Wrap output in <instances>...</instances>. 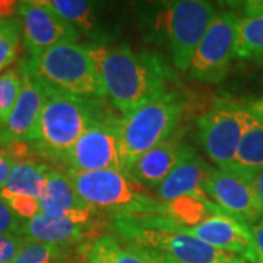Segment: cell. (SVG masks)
Returning a JSON list of instances; mask_svg holds the SVG:
<instances>
[{"instance_id":"1","label":"cell","mask_w":263,"mask_h":263,"mask_svg":"<svg viewBox=\"0 0 263 263\" xmlns=\"http://www.w3.org/2000/svg\"><path fill=\"white\" fill-rule=\"evenodd\" d=\"M88 53L98 70L104 94L123 117L170 92L162 65L152 56L138 54L127 46H88Z\"/></svg>"},{"instance_id":"2","label":"cell","mask_w":263,"mask_h":263,"mask_svg":"<svg viewBox=\"0 0 263 263\" xmlns=\"http://www.w3.org/2000/svg\"><path fill=\"white\" fill-rule=\"evenodd\" d=\"M44 104L29 143L44 157L65 160L66 154L85 132L104 119L91 98L47 86H44Z\"/></svg>"},{"instance_id":"3","label":"cell","mask_w":263,"mask_h":263,"mask_svg":"<svg viewBox=\"0 0 263 263\" xmlns=\"http://www.w3.org/2000/svg\"><path fill=\"white\" fill-rule=\"evenodd\" d=\"M116 233L138 252L173 263H252L233 253L214 249L190 234L143 226L126 216H116Z\"/></svg>"},{"instance_id":"4","label":"cell","mask_w":263,"mask_h":263,"mask_svg":"<svg viewBox=\"0 0 263 263\" xmlns=\"http://www.w3.org/2000/svg\"><path fill=\"white\" fill-rule=\"evenodd\" d=\"M78 195L92 209L116 216L160 214L161 199L148 195L146 189L127 173L104 170L89 173H67Z\"/></svg>"},{"instance_id":"5","label":"cell","mask_w":263,"mask_h":263,"mask_svg":"<svg viewBox=\"0 0 263 263\" xmlns=\"http://www.w3.org/2000/svg\"><path fill=\"white\" fill-rule=\"evenodd\" d=\"M22 65L47 88L86 98L105 97L88 46L78 43L56 46L24 60Z\"/></svg>"},{"instance_id":"6","label":"cell","mask_w":263,"mask_h":263,"mask_svg":"<svg viewBox=\"0 0 263 263\" xmlns=\"http://www.w3.org/2000/svg\"><path fill=\"white\" fill-rule=\"evenodd\" d=\"M183 108V98L177 92L170 91L119 119L120 152L126 173H129L132 165L143 154L171 138Z\"/></svg>"},{"instance_id":"7","label":"cell","mask_w":263,"mask_h":263,"mask_svg":"<svg viewBox=\"0 0 263 263\" xmlns=\"http://www.w3.org/2000/svg\"><path fill=\"white\" fill-rule=\"evenodd\" d=\"M250 107L233 100H218L197 120L199 141L218 168L234 165L235 154L250 119Z\"/></svg>"},{"instance_id":"8","label":"cell","mask_w":263,"mask_h":263,"mask_svg":"<svg viewBox=\"0 0 263 263\" xmlns=\"http://www.w3.org/2000/svg\"><path fill=\"white\" fill-rule=\"evenodd\" d=\"M240 16L233 10L219 12L195 50L189 75L205 84L221 82L235 56Z\"/></svg>"},{"instance_id":"9","label":"cell","mask_w":263,"mask_h":263,"mask_svg":"<svg viewBox=\"0 0 263 263\" xmlns=\"http://www.w3.org/2000/svg\"><path fill=\"white\" fill-rule=\"evenodd\" d=\"M218 15L216 8L205 0H179L167 8L164 22L174 66L189 70L195 50Z\"/></svg>"},{"instance_id":"10","label":"cell","mask_w":263,"mask_h":263,"mask_svg":"<svg viewBox=\"0 0 263 263\" xmlns=\"http://www.w3.org/2000/svg\"><path fill=\"white\" fill-rule=\"evenodd\" d=\"M203 192L227 215L233 216L249 228L263 218L262 209L254 193L250 173L237 167L212 168Z\"/></svg>"},{"instance_id":"11","label":"cell","mask_w":263,"mask_h":263,"mask_svg":"<svg viewBox=\"0 0 263 263\" xmlns=\"http://www.w3.org/2000/svg\"><path fill=\"white\" fill-rule=\"evenodd\" d=\"M119 119L101 120L91 126L66 154L65 162L69 171H124L120 152Z\"/></svg>"},{"instance_id":"12","label":"cell","mask_w":263,"mask_h":263,"mask_svg":"<svg viewBox=\"0 0 263 263\" xmlns=\"http://www.w3.org/2000/svg\"><path fill=\"white\" fill-rule=\"evenodd\" d=\"M16 15L29 57L38 56L56 46L72 44L81 38L78 29L60 18L43 0L18 2Z\"/></svg>"},{"instance_id":"13","label":"cell","mask_w":263,"mask_h":263,"mask_svg":"<svg viewBox=\"0 0 263 263\" xmlns=\"http://www.w3.org/2000/svg\"><path fill=\"white\" fill-rule=\"evenodd\" d=\"M181 233L190 234L214 249L241 256L249 262L256 263L252 228L226 212L209 216L199 226L183 230Z\"/></svg>"},{"instance_id":"14","label":"cell","mask_w":263,"mask_h":263,"mask_svg":"<svg viewBox=\"0 0 263 263\" xmlns=\"http://www.w3.org/2000/svg\"><path fill=\"white\" fill-rule=\"evenodd\" d=\"M22 70V88L16 104L10 113L8 123L0 129V143L13 145L18 142H29L37 127L40 113L44 104L46 91L43 84L21 63Z\"/></svg>"},{"instance_id":"15","label":"cell","mask_w":263,"mask_h":263,"mask_svg":"<svg viewBox=\"0 0 263 263\" xmlns=\"http://www.w3.org/2000/svg\"><path fill=\"white\" fill-rule=\"evenodd\" d=\"M41 214L88 224L94 209L78 195L67 174L51 170L40 195Z\"/></svg>"},{"instance_id":"16","label":"cell","mask_w":263,"mask_h":263,"mask_svg":"<svg viewBox=\"0 0 263 263\" xmlns=\"http://www.w3.org/2000/svg\"><path fill=\"white\" fill-rule=\"evenodd\" d=\"M192 148L183 145L179 139L170 138L155 148L143 154L129 170V176L133 177L143 187L158 189L167 179L170 173L179 165V162L192 152Z\"/></svg>"},{"instance_id":"17","label":"cell","mask_w":263,"mask_h":263,"mask_svg":"<svg viewBox=\"0 0 263 263\" xmlns=\"http://www.w3.org/2000/svg\"><path fill=\"white\" fill-rule=\"evenodd\" d=\"M211 171L212 168L206 161L192 151L158 186L157 196L164 202H168L186 195H205L203 186Z\"/></svg>"},{"instance_id":"18","label":"cell","mask_w":263,"mask_h":263,"mask_svg":"<svg viewBox=\"0 0 263 263\" xmlns=\"http://www.w3.org/2000/svg\"><path fill=\"white\" fill-rule=\"evenodd\" d=\"M86 228L88 224L75 222L67 218H54L38 214L32 219L24 221L21 237L63 249L66 246L79 243L85 235Z\"/></svg>"},{"instance_id":"19","label":"cell","mask_w":263,"mask_h":263,"mask_svg":"<svg viewBox=\"0 0 263 263\" xmlns=\"http://www.w3.org/2000/svg\"><path fill=\"white\" fill-rule=\"evenodd\" d=\"M222 212L206 195H186L161 202V215L179 227V231L199 226L209 216Z\"/></svg>"},{"instance_id":"20","label":"cell","mask_w":263,"mask_h":263,"mask_svg":"<svg viewBox=\"0 0 263 263\" xmlns=\"http://www.w3.org/2000/svg\"><path fill=\"white\" fill-rule=\"evenodd\" d=\"M51 168L35 161H15L0 196L24 195L40 199Z\"/></svg>"},{"instance_id":"21","label":"cell","mask_w":263,"mask_h":263,"mask_svg":"<svg viewBox=\"0 0 263 263\" xmlns=\"http://www.w3.org/2000/svg\"><path fill=\"white\" fill-rule=\"evenodd\" d=\"M250 119L247 123L241 141L235 154L234 165L237 168L253 171L263 167V117L250 108Z\"/></svg>"},{"instance_id":"22","label":"cell","mask_w":263,"mask_h":263,"mask_svg":"<svg viewBox=\"0 0 263 263\" xmlns=\"http://www.w3.org/2000/svg\"><path fill=\"white\" fill-rule=\"evenodd\" d=\"M85 263H151L130 246L123 245L113 235L95 240L86 254Z\"/></svg>"},{"instance_id":"23","label":"cell","mask_w":263,"mask_h":263,"mask_svg":"<svg viewBox=\"0 0 263 263\" xmlns=\"http://www.w3.org/2000/svg\"><path fill=\"white\" fill-rule=\"evenodd\" d=\"M48 8L54 10L62 19L70 24L78 32H84L86 35L92 37L95 31L94 9L95 5L92 2L86 0H43Z\"/></svg>"},{"instance_id":"24","label":"cell","mask_w":263,"mask_h":263,"mask_svg":"<svg viewBox=\"0 0 263 263\" xmlns=\"http://www.w3.org/2000/svg\"><path fill=\"white\" fill-rule=\"evenodd\" d=\"M235 56L263 62V16L240 19Z\"/></svg>"},{"instance_id":"25","label":"cell","mask_w":263,"mask_h":263,"mask_svg":"<svg viewBox=\"0 0 263 263\" xmlns=\"http://www.w3.org/2000/svg\"><path fill=\"white\" fill-rule=\"evenodd\" d=\"M21 38L22 28L19 19H0V75L16 62Z\"/></svg>"},{"instance_id":"26","label":"cell","mask_w":263,"mask_h":263,"mask_svg":"<svg viewBox=\"0 0 263 263\" xmlns=\"http://www.w3.org/2000/svg\"><path fill=\"white\" fill-rule=\"evenodd\" d=\"M22 88V70L19 67L8 69L0 75V129L8 123Z\"/></svg>"},{"instance_id":"27","label":"cell","mask_w":263,"mask_h":263,"mask_svg":"<svg viewBox=\"0 0 263 263\" xmlns=\"http://www.w3.org/2000/svg\"><path fill=\"white\" fill-rule=\"evenodd\" d=\"M63 249L28 240L10 263H62Z\"/></svg>"},{"instance_id":"28","label":"cell","mask_w":263,"mask_h":263,"mask_svg":"<svg viewBox=\"0 0 263 263\" xmlns=\"http://www.w3.org/2000/svg\"><path fill=\"white\" fill-rule=\"evenodd\" d=\"M6 205L10 208V211L18 216L22 221L32 219L34 216L41 214L40 211V200L37 197L24 196V195H10V196H0Z\"/></svg>"},{"instance_id":"29","label":"cell","mask_w":263,"mask_h":263,"mask_svg":"<svg viewBox=\"0 0 263 263\" xmlns=\"http://www.w3.org/2000/svg\"><path fill=\"white\" fill-rule=\"evenodd\" d=\"M27 238L21 235L0 234V263H10L25 245Z\"/></svg>"},{"instance_id":"30","label":"cell","mask_w":263,"mask_h":263,"mask_svg":"<svg viewBox=\"0 0 263 263\" xmlns=\"http://www.w3.org/2000/svg\"><path fill=\"white\" fill-rule=\"evenodd\" d=\"M24 221L15 215L6 202L0 197V234L21 235Z\"/></svg>"},{"instance_id":"31","label":"cell","mask_w":263,"mask_h":263,"mask_svg":"<svg viewBox=\"0 0 263 263\" xmlns=\"http://www.w3.org/2000/svg\"><path fill=\"white\" fill-rule=\"evenodd\" d=\"M252 235H253L256 263H263V218L256 226L252 227Z\"/></svg>"},{"instance_id":"32","label":"cell","mask_w":263,"mask_h":263,"mask_svg":"<svg viewBox=\"0 0 263 263\" xmlns=\"http://www.w3.org/2000/svg\"><path fill=\"white\" fill-rule=\"evenodd\" d=\"M250 173V181H252V186H253L254 193L257 197V202L260 205L263 214V167L259 170H253V171H249Z\"/></svg>"},{"instance_id":"33","label":"cell","mask_w":263,"mask_h":263,"mask_svg":"<svg viewBox=\"0 0 263 263\" xmlns=\"http://www.w3.org/2000/svg\"><path fill=\"white\" fill-rule=\"evenodd\" d=\"M15 161L12 160L9 154L6 151L0 149V189L5 186L6 180H8V176H9L10 168L13 165Z\"/></svg>"},{"instance_id":"34","label":"cell","mask_w":263,"mask_h":263,"mask_svg":"<svg viewBox=\"0 0 263 263\" xmlns=\"http://www.w3.org/2000/svg\"><path fill=\"white\" fill-rule=\"evenodd\" d=\"M246 18L263 16V0H247L243 3Z\"/></svg>"},{"instance_id":"35","label":"cell","mask_w":263,"mask_h":263,"mask_svg":"<svg viewBox=\"0 0 263 263\" xmlns=\"http://www.w3.org/2000/svg\"><path fill=\"white\" fill-rule=\"evenodd\" d=\"M18 10V2H0V19H10Z\"/></svg>"},{"instance_id":"36","label":"cell","mask_w":263,"mask_h":263,"mask_svg":"<svg viewBox=\"0 0 263 263\" xmlns=\"http://www.w3.org/2000/svg\"><path fill=\"white\" fill-rule=\"evenodd\" d=\"M139 253H141V252H139ZM143 256H145L151 263H173V262H168V260H164V259H160V257H152V256H146V254H143Z\"/></svg>"}]
</instances>
